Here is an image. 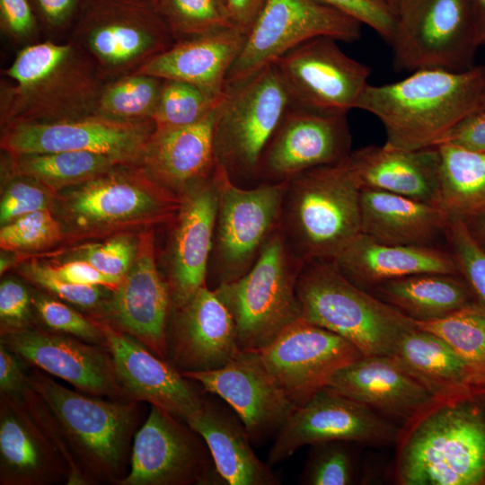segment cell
<instances>
[{
    "label": "cell",
    "instance_id": "9a60e30c",
    "mask_svg": "<svg viewBox=\"0 0 485 485\" xmlns=\"http://www.w3.org/2000/svg\"><path fill=\"white\" fill-rule=\"evenodd\" d=\"M182 419L151 405L134 435L130 468L118 485H190L222 482L203 438Z\"/></svg>",
    "mask_w": 485,
    "mask_h": 485
},
{
    "label": "cell",
    "instance_id": "4fadbf2b",
    "mask_svg": "<svg viewBox=\"0 0 485 485\" xmlns=\"http://www.w3.org/2000/svg\"><path fill=\"white\" fill-rule=\"evenodd\" d=\"M361 23L316 0H266L230 68L226 85L242 82L301 43L318 37L354 42Z\"/></svg>",
    "mask_w": 485,
    "mask_h": 485
},
{
    "label": "cell",
    "instance_id": "ba28073f",
    "mask_svg": "<svg viewBox=\"0 0 485 485\" xmlns=\"http://www.w3.org/2000/svg\"><path fill=\"white\" fill-rule=\"evenodd\" d=\"M291 106L274 64L226 85L214 127V149L217 164L235 184H257L262 154Z\"/></svg>",
    "mask_w": 485,
    "mask_h": 485
},
{
    "label": "cell",
    "instance_id": "681fc988",
    "mask_svg": "<svg viewBox=\"0 0 485 485\" xmlns=\"http://www.w3.org/2000/svg\"><path fill=\"white\" fill-rule=\"evenodd\" d=\"M32 294L19 280L3 279L0 284L1 333L33 327Z\"/></svg>",
    "mask_w": 485,
    "mask_h": 485
},
{
    "label": "cell",
    "instance_id": "816d5d0a",
    "mask_svg": "<svg viewBox=\"0 0 485 485\" xmlns=\"http://www.w3.org/2000/svg\"><path fill=\"white\" fill-rule=\"evenodd\" d=\"M0 25L12 40L23 42L38 32V16L30 0H0Z\"/></svg>",
    "mask_w": 485,
    "mask_h": 485
},
{
    "label": "cell",
    "instance_id": "d6a6232c",
    "mask_svg": "<svg viewBox=\"0 0 485 485\" xmlns=\"http://www.w3.org/2000/svg\"><path fill=\"white\" fill-rule=\"evenodd\" d=\"M334 263L345 278L367 292L385 281L411 275H460L446 248L385 244L362 233Z\"/></svg>",
    "mask_w": 485,
    "mask_h": 485
},
{
    "label": "cell",
    "instance_id": "7bdbcfd3",
    "mask_svg": "<svg viewBox=\"0 0 485 485\" xmlns=\"http://www.w3.org/2000/svg\"><path fill=\"white\" fill-rule=\"evenodd\" d=\"M446 248L458 272L477 301L485 306V249L475 239L466 223L451 218L446 232Z\"/></svg>",
    "mask_w": 485,
    "mask_h": 485
},
{
    "label": "cell",
    "instance_id": "44dd1931",
    "mask_svg": "<svg viewBox=\"0 0 485 485\" xmlns=\"http://www.w3.org/2000/svg\"><path fill=\"white\" fill-rule=\"evenodd\" d=\"M0 344L22 362L67 382L81 392L128 400L103 345L34 326L1 333Z\"/></svg>",
    "mask_w": 485,
    "mask_h": 485
},
{
    "label": "cell",
    "instance_id": "f1b7e54d",
    "mask_svg": "<svg viewBox=\"0 0 485 485\" xmlns=\"http://www.w3.org/2000/svg\"><path fill=\"white\" fill-rule=\"evenodd\" d=\"M450 219L434 204L380 190L360 191L361 233L382 243L446 248Z\"/></svg>",
    "mask_w": 485,
    "mask_h": 485
},
{
    "label": "cell",
    "instance_id": "680465c9",
    "mask_svg": "<svg viewBox=\"0 0 485 485\" xmlns=\"http://www.w3.org/2000/svg\"><path fill=\"white\" fill-rule=\"evenodd\" d=\"M471 2L477 44L485 45V0H471Z\"/></svg>",
    "mask_w": 485,
    "mask_h": 485
},
{
    "label": "cell",
    "instance_id": "30bf717a",
    "mask_svg": "<svg viewBox=\"0 0 485 485\" xmlns=\"http://www.w3.org/2000/svg\"><path fill=\"white\" fill-rule=\"evenodd\" d=\"M73 40L104 81L136 72L176 41L152 0H84Z\"/></svg>",
    "mask_w": 485,
    "mask_h": 485
},
{
    "label": "cell",
    "instance_id": "603a6c76",
    "mask_svg": "<svg viewBox=\"0 0 485 485\" xmlns=\"http://www.w3.org/2000/svg\"><path fill=\"white\" fill-rule=\"evenodd\" d=\"M166 350L181 374L218 369L242 351L233 317L213 288L206 285L171 308Z\"/></svg>",
    "mask_w": 485,
    "mask_h": 485
},
{
    "label": "cell",
    "instance_id": "f6af8a7d",
    "mask_svg": "<svg viewBox=\"0 0 485 485\" xmlns=\"http://www.w3.org/2000/svg\"><path fill=\"white\" fill-rule=\"evenodd\" d=\"M32 306L40 320L52 331L104 345L103 334L92 316H84L62 301L40 294L32 295Z\"/></svg>",
    "mask_w": 485,
    "mask_h": 485
},
{
    "label": "cell",
    "instance_id": "6f0895ef",
    "mask_svg": "<svg viewBox=\"0 0 485 485\" xmlns=\"http://www.w3.org/2000/svg\"><path fill=\"white\" fill-rule=\"evenodd\" d=\"M266 0H225V8L234 27L248 33Z\"/></svg>",
    "mask_w": 485,
    "mask_h": 485
},
{
    "label": "cell",
    "instance_id": "4dcf8cb0",
    "mask_svg": "<svg viewBox=\"0 0 485 485\" xmlns=\"http://www.w3.org/2000/svg\"><path fill=\"white\" fill-rule=\"evenodd\" d=\"M246 37L247 33L229 27L177 41L134 73L181 81L223 94L228 72Z\"/></svg>",
    "mask_w": 485,
    "mask_h": 485
},
{
    "label": "cell",
    "instance_id": "e575fe53",
    "mask_svg": "<svg viewBox=\"0 0 485 485\" xmlns=\"http://www.w3.org/2000/svg\"><path fill=\"white\" fill-rule=\"evenodd\" d=\"M368 292L415 322L439 320L478 302L461 275L453 274L407 276Z\"/></svg>",
    "mask_w": 485,
    "mask_h": 485
},
{
    "label": "cell",
    "instance_id": "8fae6325",
    "mask_svg": "<svg viewBox=\"0 0 485 485\" xmlns=\"http://www.w3.org/2000/svg\"><path fill=\"white\" fill-rule=\"evenodd\" d=\"M217 209L208 272L215 287L246 274L278 228L287 181L235 184L217 164Z\"/></svg>",
    "mask_w": 485,
    "mask_h": 485
},
{
    "label": "cell",
    "instance_id": "cb8c5ba5",
    "mask_svg": "<svg viewBox=\"0 0 485 485\" xmlns=\"http://www.w3.org/2000/svg\"><path fill=\"white\" fill-rule=\"evenodd\" d=\"M101 329L118 380L128 400L160 407L184 422L204 399L169 361L107 321L90 315Z\"/></svg>",
    "mask_w": 485,
    "mask_h": 485
},
{
    "label": "cell",
    "instance_id": "4316f807",
    "mask_svg": "<svg viewBox=\"0 0 485 485\" xmlns=\"http://www.w3.org/2000/svg\"><path fill=\"white\" fill-rule=\"evenodd\" d=\"M221 102L195 124L155 128L133 165L179 197L193 184L212 177L217 167L214 127Z\"/></svg>",
    "mask_w": 485,
    "mask_h": 485
},
{
    "label": "cell",
    "instance_id": "484cf974",
    "mask_svg": "<svg viewBox=\"0 0 485 485\" xmlns=\"http://www.w3.org/2000/svg\"><path fill=\"white\" fill-rule=\"evenodd\" d=\"M68 480L59 451L26 407L22 396H0V484L49 485Z\"/></svg>",
    "mask_w": 485,
    "mask_h": 485
},
{
    "label": "cell",
    "instance_id": "94428289",
    "mask_svg": "<svg viewBox=\"0 0 485 485\" xmlns=\"http://www.w3.org/2000/svg\"><path fill=\"white\" fill-rule=\"evenodd\" d=\"M9 252V251H7ZM12 252H9V255L5 253L1 254L0 258V273L3 275L7 269H9L13 265L18 262V256L15 254L14 257L11 256Z\"/></svg>",
    "mask_w": 485,
    "mask_h": 485
},
{
    "label": "cell",
    "instance_id": "be15d7a7",
    "mask_svg": "<svg viewBox=\"0 0 485 485\" xmlns=\"http://www.w3.org/2000/svg\"><path fill=\"white\" fill-rule=\"evenodd\" d=\"M479 111H485V92H484L483 96L481 98Z\"/></svg>",
    "mask_w": 485,
    "mask_h": 485
},
{
    "label": "cell",
    "instance_id": "e0dca14e",
    "mask_svg": "<svg viewBox=\"0 0 485 485\" xmlns=\"http://www.w3.org/2000/svg\"><path fill=\"white\" fill-rule=\"evenodd\" d=\"M154 120L127 121L92 114L48 123L2 127L1 148L12 155L84 151L135 163L155 131Z\"/></svg>",
    "mask_w": 485,
    "mask_h": 485
},
{
    "label": "cell",
    "instance_id": "11a10c76",
    "mask_svg": "<svg viewBox=\"0 0 485 485\" xmlns=\"http://www.w3.org/2000/svg\"><path fill=\"white\" fill-rule=\"evenodd\" d=\"M445 142L485 152V111L474 112L463 119L442 143Z\"/></svg>",
    "mask_w": 485,
    "mask_h": 485
},
{
    "label": "cell",
    "instance_id": "03108f58",
    "mask_svg": "<svg viewBox=\"0 0 485 485\" xmlns=\"http://www.w3.org/2000/svg\"><path fill=\"white\" fill-rule=\"evenodd\" d=\"M223 5L224 7L225 8V0H218ZM226 9V8H225Z\"/></svg>",
    "mask_w": 485,
    "mask_h": 485
},
{
    "label": "cell",
    "instance_id": "7c38bea8",
    "mask_svg": "<svg viewBox=\"0 0 485 485\" xmlns=\"http://www.w3.org/2000/svg\"><path fill=\"white\" fill-rule=\"evenodd\" d=\"M396 18L390 41L395 70L473 66L479 46L471 0H412Z\"/></svg>",
    "mask_w": 485,
    "mask_h": 485
},
{
    "label": "cell",
    "instance_id": "f35d334b",
    "mask_svg": "<svg viewBox=\"0 0 485 485\" xmlns=\"http://www.w3.org/2000/svg\"><path fill=\"white\" fill-rule=\"evenodd\" d=\"M445 340L468 363L485 373V306L475 302L445 318L415 322Z\"/></svg>",
    "mask_w": 485,
    "mask_h": 485
},
{
    "label": "cell",
    "instance_id": "e7e4bbea",
    "mask_svg": "<svg viewBox=\"0 0 485 485\" xmlns=\"http://www.w3.org/2000/svg\"><path fill=\"white\" fill-rule=\"evenodd\" d=\"M375 1H376V2H378V3H380V4H384V5L388 6V5L386 4L385 0H375Z\"/></svg>",
    "mask_w": 485,
    "mask_h": 485
},
{
    "label": "cell",
    "instance_id": "91938a15",
    "mask_svg": "<svg viewBox=\"0 0 485 485\" xmlns=\"http://www.w3.org/2000/svg\"><path fill=\"white\" fill-rule=\"evenodd\" d=\"M464 222L475 239L485 249V214Z\"/></svg>",
    "mask_w": 485,
    "mask_h": 485
},
{
    "label": "cell",
    "instance_id": "2e32d148",
    "mask_svg": "<svg viewBox=\"0 0 485 485\" xmlns=\"http://www.w3.org/2000/svg\"><path fill=\"white\" fill-rule=\"evenodd\" d=\"M275 381L299 406L363 354L343 337L298 318L258 351Z\"/></svg>",
    "mask_w": 485,
    "mask_h": 485
},
{
    "label": "cell",
    "instance_id": "d590c367",
    "mask_svg": "<svg viewBox=\"0 0 485 485\" xmlns=\"http://www.w3.org/2000/svg\"><path fill=\"white\" fill-rule=\"evenodd\" d=\"M439 153L438 207L450 218L464 221L485 214V152L452 143Z\"/></svg>",
    "mask_w": 485,
    "mask_h": 485
},
{
    "label": "cell",
    "instance_id": "b9f144b4",
    "mask_svg": "<svg viewBox=\"0 0 485 485\" xmlns=\"http://www.w3.org/2000/svg\"><path fill=\"white\" fill-rule=\"evenodd\" d=\"M66 239V230L51 208L18 217L0 229L2 251L18 257L53 247Z\"/></svg>",
    "mask_w": 485,
    "mask_h": 485
},
{
    "label": "cell",
    "instance_id": "db71d44e",
    "mask_svg": "<svg viewBox=\"0 0 485 485\" xmlns=\"http://www.w3.org/2000/svg\"><path fill=\"white\" fill-rule=\"evenodd\" d=\"M38 16L51 30L73 24L84 0H30Z\"/></svg>",
    "mask_w": 485,
    "mask_h": 485
},
{
    "label": "cell",
    "instance_id": "9f6ffc18",
    "mask_svg": "<svg viewBox=\"0 0 485 485\" xmlns=\"http://www.w3.org/2000/svg\"><path fill=\"white\" fill-rule=\"evenodd\" d=\"M19 358L3 344H0V392L1 394L22 396L28 385Z\"/></svg>",
    "mask_w": 485,
    "mask_h": 485
},
{
    "label": "cell",
    "instance_id": "f546056e",
    "mask_svg": "<svg viewBox=\"0 0 485 485\" xmlns=\"http://www.w3.org/2000/svg\"><path fill=\"white\" fill-rule=\"evenodd\" d=\"M390 356L436 400L485 394V373L430 331H405Z\"/></svg>",
    "mask_w": 485,
    "mask_h": 485
},
{
    "label": "cell",
    "instance_id": "83f0119b",
    "mask_svg": "<svg viewBox=\"0 0 485 485\" xmlns=\"http://www.w3.org/2000/svg\"><path fill=\"white\" fill-rule=\"evenodd\" d=\"M327 388L405 422L436 401L391 356H363L337 372Z\"/></svg>",
    "mask_w": 485,
    "mask_h": 485
},
{
    "label": "cell",
    "instance_id": "7a4b0ae2",
    "mask_svg": "<svg viewBox=\"0 0 485 485\" xmlns=\"http://www.w3.org/2000/svg\"><path fill=\"white\" fill-rule=\"evenodd\" d=\"M1 127L48 123L94 114L105 81L74 42H33L3 70Z\"/></svg>",
    "mask_w": 485,
    "mask_h": 485
},
{
    "label": "cell",
    "instance_id": "60d3db41",
    "mask_svg": "<svg viewBox=\"0 0 485 485\" xmlns=\"http://www.w3.org/2000/svg\"><path fill=\"white\" fill-rule=\"evenodd\" d=\"M175 41L234 27L218 0H152Z\"/></svg>",
    "mask_w": 485,
    "mask_h": 485
},
{
    "label": "cell",
    "instance_id": "ab89813d",
    "mask_svg": "<svg viewBox=\"0 0 485 485\" xmlns=\"http://www.w3.org/2000/svg\"><path fill=\"white\" fill-rule=\"evenodd\" d=\"M225 93L217 94L192 84L163 80L153 118L156 129L178 128L200 121L221 102Z\"/></svg>",
    "mask_w": 485,
    "mask_h": 485
},
{
    "label": "cell",
    "instance_id": "9c48e42d",
    "mask_svg": "<svg viewBox=\"0 0 485 485\" xmlns=\"http://www.w3.org/2000/svg\"><path fill=\"white\" fill-rule=\"evenodd\" d=\"M303 264L278 228L246 274L213 288L233 317L241 350L264 348L300 318L295 287Z\"/></svg>",
    "mask_w": 485,
    "mask_h": 485
},
{
    "label": "cell",
    "instance_id": "ffe728a7",
    "mask_svg": "<svg viewBox=\"0 0 485 485\" xmlns=\"http://www.w3.org/2000/svg\"><path fill=\"white\" fill-rule=\"evenodd\" d=\"M351 145L347 115L292 105L262 154L257 184L287 181L307 170L339 163L348 157Z\"/></svg>",
    "mask_w": 485,
    "mask_h": 485
},
{
    "label": "cell",
    "instance_id": "ee69618b",
    "mask_svg": "<svg viewBox=\"0 0 485 485\" xmlns=\"http://www.w3.org/2000/svg\"><path fill=\"white\" fill-rule=\"evenodd\" d=\"M18 272L31 283L60 300L84 309L96 310L95 313L110 295L106 293L110 289L103 287L67 282L56 275L48 263L40 262L36 259L22 262L18 268Z\"/></svg>",
    "mask_w": 485,
    "mask_h": 485
},
{
    "label": "cell",
    "instance_id": "8992f818",
    "mask_svg": "<svg viewBox=\"0 0 485 485\" xmlns=\"http://www.w3.org/2000/svg\"><path fill=\"white\" fill-rule=\"evenodd\" d=\"M29 385L56 419L75 463L91 483L125 476L138 418L136 401H108L66 388L33 369Z\"/></svg>",
    "mask_w": 485,
    "mask_h": 485
},
{
    "label": "cell",
    "instance_id": "bcb514c9",
    "mask_svg": "<svg viewBox=\"0 0 485 485\" xmlns=\"http://www.w3.org/2000/svg\"><path fill=\"white\" fill-rule=\"evenodd\" d=\"M343 441L312 445L301 483L306 485H348L352 482V462Z\"/></svg>",
    "mask_w": 485,
    "mask_h": 485
},
{
    "label": "cell",
    "instance_id": "3957f363",
    "mask_svg": "<svg viewBox=\"0 0 485 485\" xmlns=\"http://www.w3.org/2000/svg\"><path fill=\"white\" fill-rule=\"evenodd\" d=\"M479 396L436 400L398 436L401 485L485 484V410Z\"/></svg>",
    "mask_w": 485,
    "mask_h": 485
},
{
    "label": "cell",
    "instance_id": "7dc6e473",
    "mask_svg": "<svg viewBox=\"0 0 485 485\" xmlns=\"http://www.w3.org/2000/svg\"><path fill=\"white\" fill-rule=\"evenodd\" d=\"M131 232L114 234L103 242L89 243L76 249L73 259H80L101 272L123 278L135 260L138 236Z\"/></svg>",
    "mask_w": 485,
    "mask_h": 485
},
{
    "label": "cell",
    "instance_id": "ac0fdd59",
    "mask_svg": "<svg viewBox=\"0 0 485 485\" xmlns=\"http://www.w3.org/2000/svg\"><path fill=\"white\" fill-rule=\"evenodd\" d=\"M400 431L366 405L325 387L294 409L276 435L267 463L272 466L305 445L324 442L387 444L397 441Z\"/></svg>",
    "mask_w": 485,
    "mask_h": 485
},
{
    "label": "cell",
    "instance_id": "74e56055",
    "mask_svg": "<svg viewBox=\"0 0 485 485\" xmlns=\"http://www.w3.org/2000/svg\"><path fill=\"white\" fill-rule=\"evenodd\" d=\"M163 83L161 78L137 73L105 82L94 114L127 121L153 120Z\"/></svg>",
    "mask_w": 485,
    "mask_h": 485
},
{
    "label": "cell",
    "instance_id": "d6986e66",
    "mask_svg": "<svg viewBox=\"0 0 485 485\" xmlns=\"http://www.w3.org/2000/svg\"><path fill=\"white\" fill-rule=\"evenodd\" d=\"M137 236L133 265L101 309L92 315L133 336L166 360L170 290L156 264L153 227L141 230Z\"/></svg>",
    "mask_w": 485,
    "mask_h": 485
},
{
    "label": "cell",
    "instance_id": "277c9868",
    "mask_svg": "<svg viewBox=\"0 0 485 485\" xmlns=\"http://www.w3.org/2000/svg\"><path fill=\"white\" fill-rule=\"evenodd\" d=\"M360 191L348 157L287 181L278 228L293 253L334 261L361 233Z\"/></svg>",
    "mask_w": 485,
    "mask_h": 485
},
{
    "label": "cell",
    "instance_id": "f5cc1de1",
    "mask_svg": "<svg viewBox=\"0 0 485 485\" xmlns=\"http://www.w3.org/2000/svg\"><path fill=\"white\" fill-rule=\"evenodd\" d=\"M49 265L56 275L74 284L103 287L114 291L122 280V278L101 272L90 263L80 259H72L63 263Z\"/></svg>",
    "mask_w": 485,
    "mask_h": 485
},
{
    "label": "cell",
    "instance_id": "52a82bcc",
    "mask_svg": "<svg viewBox=\"0 0 485 485\" xmlns=\"http://www.w3.org/2000/svg\"><path fill=\"white\" fill-rule=\"evenodd\" d=\"M300 318L329 330L364 357L390 356L415 321L345 278L334 261L304 262L296 282Z\"/></svg>",
    "mask_w": 485,
    "mask_h": 485
},
{
    "label": "cell",
    "instance_id": "6da1fadb",
    "mask_svg": "<svg viewBox=\"0 0 485 485\" xmlns=\"http://www.w3.org/2000/svg\"><path fill=\"white\" fill-rule=\"evenodd\" d=\"M484 92L485 66L420 69L393 83L369 84L356 109L381 121L384 145L418 150L440 145L457 124L479 111Z\"/></svg>",
    "mask_w": 485,
    "mask_h": 485
},
{
    "label": "cell",
    "instance_id": "1f68e13d",
    "mask_svg": "<svg viewBox=\"0 0 485 485\" xmlns=\"http://www.w3.org/2000/svg\"><path fill=\"white\" fill-rule=\"evenodd\" d=\"M439 161L436 146L405 150L367 146L348 156L361 189L384 190L436 206Z\"/></svg>",
    "mask_w": 485,
    "mask_h": 485
},
{
    "label": "cell",
    "instance_id": "5bb4252c",
    "mask_svg": "<svg viewBox=\"0 0 485 485\" xmlns=\"http://www.w3.org/2000/svg\"><path fill=\"white\" fill-rule=\"evenodd\" d=\"M273 64L293 106L327 114L356 109L371 74L370 66L346 55L330 37L304 41Z\"/></svg>",
    "mask_w": 485,
    "mask_h": 485
},
{
    "label": "cell",
    "instance_id": "f907efd6",
    "mask_svg": "<svg viewBox=\"0 0 485 485\" xmlns=\"http://www.w3.org/2000/svg\"><path fill=\"white\" fill-rule=\"evenodd\" d=\"M334 8L375 31L389 43L397 18L391 9L375 0H316Z\"/></svg>",
    "mask_w": 485,
    "mask_h": 485
},
{
    "label": "cell",
    "instance_id": "7402d4cb",
    "mask_svg": "<svg viewBox=\"0 0 485 485\" xmlns=\"http://www.w3.org/2000/svg\"><path fill=\"white\" fill-rule=\"evenodd\" d=\"M182 375L235 411L252 444L276 436L296 407L265 366L258 351L242 350L218 369Z\"/></svg>",
    "mask_w": 485,
    "mask_h": 485
},
{
    "label": "cell",
    "instance_id": "c3c4849f",
    "mask_svg": "<svg viewBox=\"0 0 485 485\" xmlns=\"http://www.w3.org/2000/svg\"><path fill=\"white\" fill-rule=\"evenodd\" d=\"M7 181L0 202V224L41 209L51 208L56 193L37 181L3 171Z\"/></svg>",
    "mask_w": 485,
    "mask_h": 485
},
{
    "label": "cell",
    "instance_id": "836d02e7",
    "mask_svg": "<svg viewBox=\"0 0 485 485\" xmlns=\"http://www.w3.org/2000/svg\"><path fill=\"white\" fill-rule=\"evenodd\" d=\"M187 423L205 441L216 471L228 485H278L271 466L254 453L241 422L226 410L204 400Z\"/></svg>",
    "mask_w": 485,
    "mask_h": 485
},
{
    "label": "cell",
    "instance_id": "8d00e7d4",
    "mask_svg": "<svg viewBox=\"0 0 485 485\" xmlns=\"http://www.w3.org/2000/svg\"><path fill=\"white\" fill-rule=\"evenodd\" d=\"M123 160L103 154L65 151L12 155L5 153L2 170L33 179L54 193L85 182L120 165Z\"/></svg>",
    "mask_w": 485,
    "mask_h": 485
},
{
    "label": "cell",
    "instance_id": "5b68a950",
    "mask_svg": "<svg viewBox=\"0 0 485 485\" xmlns=\"http://www.w3.org/2000/svg\"><path fill=\"white\" fill-rule=\"evenodd\" d=\"M181 197L133 164H120L55 195L52 211L72 240L99 238L171 222Z\"/></svg>",
    "mask_w": 485,
    "mask_h": 485
},
{
    "label": "cell",
    "instance_id": "d4e9b609",
    "mask_svg": "<svg viewBox=\"0 0 485 485\" xmlns=\"http://www.w3.org/2000/svg\"><path fill=\"white\" fill-rule=\"evenodd\" d=\"M217 197L216 172L181 195L167 249L172 307L181 305L207 285Z\"/></svg>",
    "mask_w": 485,
    "mask_h": 485
},
{
    "label": "cell",
    "instance_id": "6125c7cd",
    "mask_svg": "<svg viewBox=\"0 0 485 485\" xmlns=\"http://www.w3.org/2000/svg\"><path fill=\"white\" fill-rule=\"evenodd\" d=\"M411 1L412 0H385L386 4L396 17Z\"/></svg>",
    "mask_w": 485,
    "mask_h": 485
}]
</instances>
